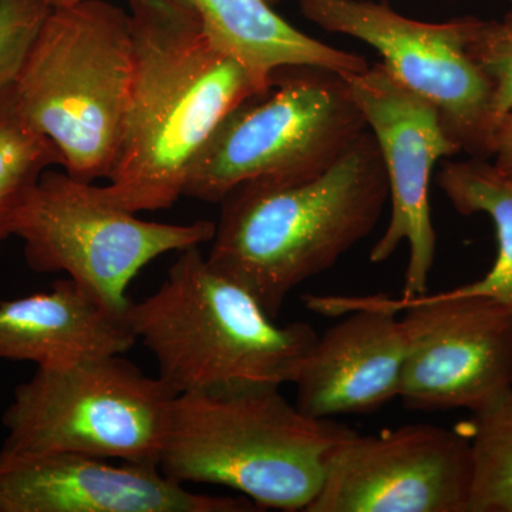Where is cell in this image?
I'll use <instances>...</instances> for the list:
<instances>
[{
  "label": "cell",
  "instance_id": "cell-18",
  "mask_svg": "<svg viewBox=\"0 0 512 512\" xmlns=\"http://www.w3.org/2000/svg\"><path fill=\"white\" fill-rule=\"evenodd\" d=\"M460 430L470 443L468 512H512V389L473 410Z\"/></svg>",
  "mask_w": 512,
  "mask_h": 512
},
{
  "label": "cell",
  "instance_id": "cell-22",
  "mask_svg": "<svg viewBox=\"0 0 512 512\" xmlns=\"http://www.w3.org/2000/svg\"><path fill=\"white\" fill-rule=\"evenodd\" d=\"M491 156L494 167L512 181V110L495 128Z\"/></svg>",
  "mask_w": 512,
  "mask_h": 512
},
{
  "label": "cell",
  "instance_id": "cell-23",
  "mask_svg": "<svg viewBox=\"0 0 512 512\" xmlns=\"http://www.w3.org/2000/svg\"><path fill=\"white\" fill-rule=\"evenodd\" d=\"M86 2V0H45L50 9L69 8L77 3Z\"/></svg>",
  "mask_w": 512,
  "mask_h": 512
},
{
  "label": "cell",
  "instance_id": "cell-17",
  "mask_svg": "<svg viewBox=\"0 0 512 512\" xmlns=\"http://www.w3.org/2000/svg\"><path fill=\"white\" fill-rule=\"evenodd\" d=\"M437 184L460 214H487L497 232V259L490 272L480 281L451 292L487 296L512 311V181L494 165L464 161L444 164Z\"/></svg>",
  "mask_w": 512,
  "mask_h": 512
},
{
  "label": "cell",
  "instance_id": "cell-1",
  "mask_svg": "<svg viewBox=\"0 0 512 512\" xmlns=\"http://www.w3.org/2000/svg\"><path fill=\"white\" fill-rule=\"evenodd\" d=\"M133 73L104 197L131 212L183 197L192 163L221 121L266 87L212 42L191 0H128Z\"/></svg>",
  "mask_w": 512,
  "mask_h": 512
},
{
  "label": "cell",
  "instance_id": "cell-12",
  "mask_svg": "<svg viewBox=\"0 0 512 512\" xmlns=\"http://www.w3.org/2000/svg\"><path fill=\"white\" fill-rule=\"evenodd\" d=\"M470 488L466 434L409 424L343 441L306 512H468Z\"/></svg>",
  "mask_w": 512,
  "mask_h": 512
},
{
  "label": "cell",
  "instance_id": "cell-9",
  "mask_svg": "<svg viewBox=\"0 0 512 512\" xmlns=\"http://www.w3.org/2000/svg\"><path fill=\"white\" fill-rule=\"evenodd\" d=\"M298 3L302 15L319 28L377 50L400 83L437 107L448 136L461 150L490 156L491 86L467 49L477 18L420 22L372 0Z\"/></svg>",
  "mask_w": 512,
  "mask_h": 512
},
{
  "label": "cell",
  "instance_id": "cell-10",
  "mask_svg": "<svg viewBox=\"0 0 512 512\" xmlns=\"http://www.w3.org/2000/svg\"><path fill=\"white\" fill-rule=\"evenodd\" d=\"M363 301L404 312L406 336L399 397L423 412L478 409L512 389V311L487 296L436 295Z\"/></svg>",
  "mask_w": 512,
  "mask_h": 512
},
{
  "label": "cell",
  "instance_id": "cell-16",
  "mask_svg": "<svg viewBox=\"0 0 512 512\" xmlns=\"http://www.w3.org/2000/svg\"><path fill=\"white\" fill-rule=\"evenodd\" d=\"M212 42L234 56L262 87L284 67L365 72V57L326 45L286 22L266 0H191Z\"/></svg>",
  "mask_w": 512,
  "mask_h": 512
},
{
  "label": "cell",
  "instance_id": "cell-7",
  "mask_svg": "<svg viewBox=\"0 0 512 512\" xmlns=\"http://www.w3.org/2000/svg\"><path fill=\"white\" fill-rule=\"evenodd\" d=\"M175 396L121 355L37 369L3 413L0 456L73 453L158 467Z\"/></svg>",
  "mask_w": 512,
  "mask_h": 512
},
{
  "label": "cell",
  "instance_id": "cell-2",
  "mask_svg": "<svg viewBox=\"0 0 512 512\" xmlns=\"http://www.w3.org/2000/svg\"><path fill=\"white\" fill-rule=\"evenodd\" d=\"M389 200L382 154L366 128L322 173L229 192L207 259L276 319L296 286L372 234Z\"/></svg>",
  "mask_w": 512,
  "mask_h": 512
},
{
  "label": "cell",
  "instance_id": "cell-14",
  "mask_svg": "<svg viewBox=\"0 0 512 512\" xmlns=\"http://www.w3.org/2000/svg\"><path fill=\"white\" fill-rule=\"evenodd\" d=\"M322 315H345L318 336L295 380L296 407L313 419L367 414L399 397L406 336L396 313L362 298L306 296Z\"/></svg>",
  "mask_w": 512,
  "mask_h": 512
},
{
  "label": "cell",
  "instance_id": "cell-15",
  "mask_svg": "<svg viewBox=\"0 0 512 512\" xmlns=\"http://www.w3.org/2000/svg\"><path fill=\"white\" fill-rule=\"evenodd\" d=\"M137 342L127 313L113 311L70 278L0 302V360L56 369L124 355Z\"/></svg>",
  "mask_w": 512,
  "mask_h": 512
},
{
  "label": "cell",
  "instance_id": "cell-6",
  "mask_svg": "<svg viewBox=\"0 0 512 512\" xmlns=\"http://www.w3.org/2000/svg\"><path fill=\"white\" fill-rule=\"evenodd\" d=\"M367 128L342 74L292 66L231 111L195 158L184 197L221 202L252 181L322 173Z\"/></svg>",
  "mask_w": 512,
  "mask_h": 512
},
{
  "label": "cell",
  "instance_id": "cell-24",
  "mask_svg": "<svg viewBox=\"0 0 512 512\" xmlns=\"http://www.w3.org/2000/svg\"><path fill=\"white\" fill-rule=\"evenodd\" d=\"M266 2L271 3V5H275V3H278L279 0H266Z\"/></svg>",
  "mask_w": 512,
  "mask_h": 512
},
{
  "label": "cell",
  "instance_id": "cell-5",
  "mask_svg": "<svg viewBox=\"0 0 512 512\" xmlns=\"http://www.w3.org/2000/svg\"><path fill=\"white\" fill-rule=\"evenodd\" d=\"M131 73L130 13L86 0L50 10L10 87L20 117L55 144L64 171L94 183L116 163Z\"/></svg>",
  "mask_w": 512,
  "mask_h": 512
},
{
  "label": "cell",
  "instance_id": "cell-4",
  "mask_svg": "<svg viewBox=\"0 0 512 512\" xmlns=\"http://www.w3.org/2000/svg\"><path fill=\"white\" fill-rule=\"evenodd\" d=\"M355 433L306 416L279 387L177 394L158 468L177 484L232 488L259 510L306 511Z\"/></svg>",
  "mask_w": 512,
  "mask_h": 512
},
{
  "label": "cell",
  "instance_id": "cell-19",
  "mask_svg": "<svg viewBox=\"0 0 512 512\" xmlns=\"http://www.w3.org/2000/svg\"><path fill=\"white\" fill-rule=\"evenodd\" d=\"M55 165H63L59 151L22 120L9 84L0 92V245L15 234L30 192Z\"/></svg>",
  "mask_w": 512,
  "mask_h": 512
},
{
  "label": "cell",
  "instance_id": "cell-21",
  "mask_svg": "<svg viewBox=\"0 0 512 512\" xmlns=\"http://www.w3.org/2000/svg\"><path fill=\"white\" fill-rule=\"evenodd\" d=\"M50 10L45 0H0V92L15 82Z\"/></svg>",
  "mask_w": 512,
  "mask_h": 512
},
{
  "label": "cell",
  "instance_id": "cell-20",
  "mask_svg": "<svg viewBox=\"0 0 512 512\" xmlns=\"http://www.w3.org/2000/svg\"><path fill=\"white\" fill-rule=\"evenodd\" d=\"M467 49L490 82L495 131L512 110V10L498 22L477 19Z\"/></svg>",
  "mask_w": 512,
  "mask_h": 512
},
{
  "label": "cell",
  "instance_id": "cell-13",
  "mask_svg": "<svg viewBox=\"0 0 512 512\" xmlns=\"http://www.w3.org/2000/svg\"><path fill=\"white\" fill-rule=\"evenodd\" d=\"M244 495L195 494L158 467L73 453L0 456V512H254Z\"/></svg>",
  "mask_w": 512,
  "mask_h": 512
},
{
  "label": "cell",
  "instance_id": "cell-8",
  "mask_svg": "<svg viewBox=\"0 0 512 512\" xmlns=\"http://www.w3.org/2000/svg\"><path fill=\"white\" fill-rule=\"evenodd\" d=\"M215 224H161L117 207L100 187L47 170L16 221L29 268L64 272L113 311L126 315L128 286L144 266L168 252L211 242Z\"/></svg>",
  "mask_w": 512,
  "mask_h": 512
},
{
  "label": "cell",
  "instance_id": "cell-3",
  "mask_svg": "<svg viewBox=\"0 0 512 512\" xmlns=\"http://www.w3.org/2000/svg\"><path fill=\"white\" fill-rule=\"evenodd\" d=\"M127 320L175 394L295 383L319 336L309 323L278 325L200 247L178 252L163 285L131 302Z\"/></svg>",
  "mask_w": 512,
  "mask_h": 512
},
{
  "label": "cell",
  "instance_id": "cell-11",
  "mask_svg": "<svg viewBox=\"0 0 512 512\" xmlns=\"http://www.w3.org/2000/svg\"><path fill=\"white\" fill-rule=\"evenodd\" d=\"M343 79L376 138L389 178L392 215L370 261H387L407 242L403 298L426 295L437 244L429 202L431 174L437 161L461 148L448 136L437 107L407 89L383 63Z\"/></svg>",
  "mask_w": 512,
  "mask_h": 512
}]
</instances>
